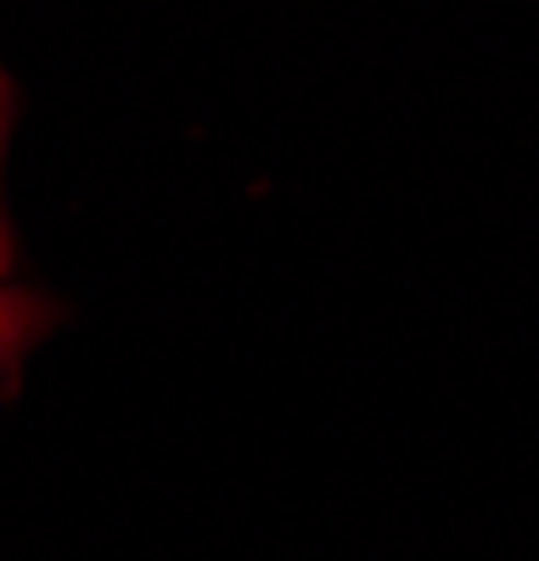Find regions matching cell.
Returning a JSON list of instances; mask_svg holds the SVG:
<instances>
[{"label":"cell","mask_w":539,"mask_h":561,"mask_svg":"<svg viewBox=\"0 0 539 561\" xmlns=\"http://www.w3.org/2000/svg\"><path fill=\"white\" fill-rule=\"evenodd\" d=\"M51 325V304L34 298V293H12L0 287V370L18 365V354Z\"/></svg>","instance_id":"6da1fadb"},{"label":"cell","mask_w":539,"mask_h":561,"mask_svg":"<svg viewBox=\"0 0 539 561\" xmlns=\"http://www.w3.org/2000/svg\"><path fill=\"white\" fill-rule=\"evenodd\" d=\"M7 118H12V84L0 73V147H7ZM12 270V230H7V208H0V280Z\"/></svg>","instance_id":"7a4b0ae2"}]
</instances>
